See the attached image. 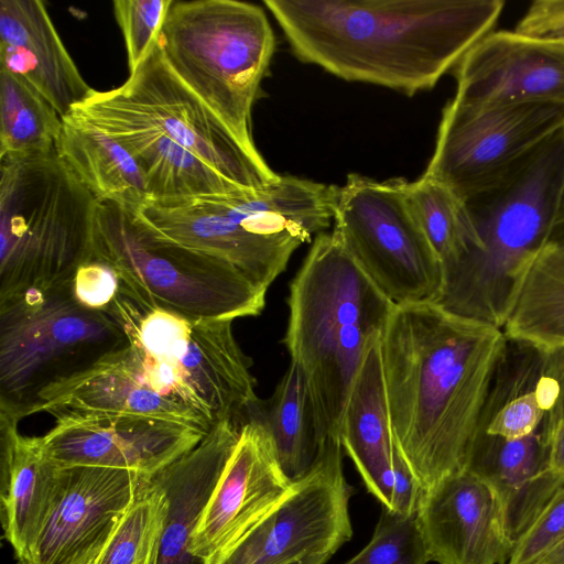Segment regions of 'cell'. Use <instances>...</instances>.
Returning <instances> with one entry per match:
<instances>
[{"label":"cell","instance_id":"cell-2","mask_svg":"<svg viewBox=\"0 0 564 564\" xmlns=\"http://www.w3.org/2000/svg\"><path fill=\"white\" fill-rule=\"evenodd\" d=\"M302 62L413 95L434 87L485 35L501 0H265Z\"/></svg>","mask_w":564,"mask_h":564},{"label":"cell","instance_id":"cell-33","mask_svg":"<svg viewBox=\"0 0 564 564\" xmlns=\"http://www.w3.org/2000/svg\"><path fill=\"white\" fill-rule=\"evenodd\" d=\"M430 556L416 513L401 516L382 507L370 542L343 564H427Z\"/></svg>","mask_w":564,"mask_h":564},{"label":"cell","instance_id":"cell-3","mask_svg":"<svg viewBox=\"0 0 564 564\" xmlns=\"http://www.w3.org/2000/svg\"><path fill=\"white\" fill-rule=\"evenodd\" d=\"M564 189V128L523 163L464 202L471 226L445 262L435 305L502 329L549 242Z\"/></svg>","mask_w":564,"mask_h":564},{"label":"cell","instance_id":"cell-41","mask_svg":"<svg viewBox=\"0 0 564 564\" xmlns=\"http://www.w3.org/2000/svg\"><path fill=\"white\" fill-rule=\"evenodd\" d=\"M554 356L557 366L558 381L561 388L562 423L564 422V346L555 347Z\"/></svg>","mask_w":564,"mask_h":564},{"label":"cell","instance_id":"cell-22","mask_svg":"<svg viewBox=\"0 0 564 564\" xmlns=\"http://www.w3.org/2000/svg\"><path fill=\"white\" fill-rule=\"evenodd\" d=\"M0 64L39 91L61 118L95 90L39 0H0Z\"/></svg>","mask_w":564,"mask_h":564},{"label":"cell","instance_id":"cell-6","mask_svg":"<svg viewBox=\"0 0 564 564\" xmlns=\"http://www.w3.org/2000/svg\"><path fill=\"white\" fill-rule=\"evenodd\" d=\"M158 44L173 73L258 154L251 113L275 45L265 12L236 0H173Z\"/></svg>","mask_w":564,"mask_h":564},{"label":"cell","instance_id":"cell-37","mask_svg":"<svg viewBox=\"0 0 564 564\" xmlns=\"http://www.w3.org/2000/svg\"><path fill=\"white\" fill-rule=\"evenodd\" d=\"M514 31L539 40L564 43V0L532 2Z\"/></svg>","mask_w":564,"mask_h":564},{"label":"cell","instance_id":"cell-30","mask_svg":"<svg viewBox=\"0 0 564 564\" xmlns=\"http://www.w3.org/2000/svg\"><path fill=\"white\" fill-rule=\"evenodd\" d=\"M62 118L19 76L0 68V158L57 151Z\"/></svg>","mask_w":564,"mask_h":564},{"label":"cell","instance_id":"cell-31","mask_svg":"<svg viewBox=\"0 0 564 564\" xmlns=\"http://www.w3.org/2000/svg\"><path fill=\"white\" fill-rule=\"evenodd\" d=\"M405 195L443 265L455 256L470 224L465 202L447 186L424 174L405 183Z\"/></svg>","mask_w":564,"mask_h":564},{"label":"cell","instance_id":"cell-12","mask_svg":"<svg viewBox=\"0 0 564 564\" xmlns=\"http://www.w3.org/2000/svg\"><path fill=\"white\" fill-rule=\"evenodd\" d=\"M561 423V388L554 349L505 334L468 462L507 455L551 460Z\"/></svg>","mask_w":564,"mask_h":564},{"label":"cell","instance_id":"cell-27","mask_svg":"<svg viewBox=\"0 0 564 564\" xmlns=\"http://www.w3.org/2000/svg\"><path fill=\"white\" fill-rule=\"evenodd\" d=\"M57 153L96 199L116 200L131 210L150 200L144 176L128 150L73 113L62 118Z\"/></svg>","mask_w":564,"mask_h":564},{"label":"cell","instance_id":"cell-8","mask_svg":"<svg viewBox=\"0 0 564 564\" xmlns=\"http://www.w3.org/2000/svg\"><path fill=\"white\" fill-rule=\"evenodd\" d=\"M72 281L0 301V411L19 421L43 389L127 343L107 311L76 300Z\"/></svg>","mask_w":564,"mask_h":564},{"label":"cell","instance_id":"cell-16","mask_svg":"<svg viewBox=\"0 0 564 564\" xmlns=\"http://www.w3.org/2000/svg\"><path fill=\"white\" fill-rule=\"evenodd\" d=\"M41 436L59 467L95 466L152 477L193 449L207 433L172 422L120 414L57 412Z\"/></svg>","mask_w":564,"mask_h":564},{"label":"cell","instance_id":"cell-35","mask_svg":"<svg viewBox=\"0 0 564 564\" xmlns=\"http://www.w3.org/2000/svg\"><path fill=\"white\" fill-rule=\"evenodd\" d=\"M564 541V485L514 544L507 564H533Z\"/></svg>","mask_w":564,"mask_h":564},{"label":"cell","instance_id":"cell-7","mask_svg":"<svg viewBox=\"0 0 564 564\" xmlns=\"http://www.w3.org/2000/svg\"><path fill=\"white\" fill-rule=\"evenodd\" d=\"M93 258L141 299L187 317L234 321L265 304L267 291L235 267L163 236L116 200L96 199Z\"/></svg>","mask_w":564,"mask_h":564},{"label":"cell","instance_id":"cell-9","mask_svg":"<svg viewBox=\"0 0 564 564\" xmlns=\"http://www.w3.org/2000/svg\"><path fill=\"white\" fill-rule=\"evenodd\" d=\"M405 183L349 174L334 206V231L394 305L434 302L443 283L442 262L410 208Z\"/></svg>","mask_w":564,"mask_h":564},{"label":"cell","instance_id":"cell-26","mask_svg":"<svg viewBox=\"0 0 564 564\" xmlns=\"http://www.w3.org/2000/svg\"><path fill=\"white\" fill-rule=\"evenodd\" d=\"M336 186L282 176L254 191L203 197L213 208L248 231L290 237L302 243L322 234L334 219Z\"/></svg>","mask_w":564,"mask_h":564},{"label":"cell","instance_id":"cell-1","mask_svg":"<svg viewBox=\"0 0 564 564\" xmlns=\"http://www.w3.org/2000/svg\"><path fill=\"white\" fill-rule=\"evenodd\" d=\"M500 328L432 302L395 305L381 335L394 440L421 491L467 467Z\"/></svg>","mask_w":564,"mask_h":564},{"label":"cell","instance_id":"cell-43","mask_svg":"<svg viewBox=\"0 0 564 564\" xmlns=\"http://www.w3.org/2000/svg\"><path fill=\"white\" fill-rule=\"evenodd\" d=\"M106 543L97 545L94 549H91L90 551L86 552L84 555H82L79 558H77L73 564H95L98 555L100 554V552L104 549Z\"/></svg>","mask_w":564,"mask_h":564},{"label":"cell","instance_id":"cell-38","mask_svg":"<svg viewBox=\"0 0 564 564\" xmlns=\"http://www.w3.org/2000/svg\"><path fill=\"white\" fill-rule=\"evenodd\" d=\"M392 471L393 488L389 510L401 516L415 513L421 488L395 440L392 453Z\"/></svg>","mask_w":564,"mask_h":564},{"label":"cell","instance_id":"cell-28","mask_svg":"<svg viewBox=\"0 0 564 564\" xmlns=\"http://www.w3.org/2000/svg\"><path fill=\"white\" fill-rule=\"evenodd\" d=\"M259 417L285 475L292 481L304 477L325 441L307 379L296 362H290L267 410L259 411Z\"/></svg>","mask_w":564,"mask_h":564},{"label":"cell","instance_id":"cell-15","mask_svg":"<svg viewBox=\"0 0 564 564\" xmlns=\"http://www.w3.org/2000/svg\"><path fill=\"white\" fill-rule=\"evenodd\" d=\"M293 482L281 468L258 412L241 426L193 534L191 554L203 564H223L283 500Z\"/></svg>","mask_w":564,"mask_h":564},{"label":"cell","instance_id":"cell-10","mask_svg":"<svg viewBox=\"0 0 564 564\" xmlns=\"http://www.w3.org/2000/svg\"><path fill=\"white\" fill-rule=\"evenodd\" d=\"M127 341L169 358L216 423L247 422L258 411L256 379L229 319L192 318L148 302L120 283L106 310Z\"/></svg>","mask_w":564,"mask_h":564},{"label":"cell","instance_id":"cell-39","mask_svg":"<svg viewBox=\"0 0 564 564\" xmlns=\"http://www.w3.org/2000/svg\"><path fill=\"white\" fill-rule=\"evenodd\" d=\"M551 466L557 474L564 476V422L558 426L553 441Z\"/></svg>","mask_w":564,"mask_h":564},{"label":"cell","instance_id":"cell-42","mask_svg":"<svg viewBox=\"0 0 564 564\" xmlns=\"http://www.w3.org/2000/svg\"><path fill=\"white\" fill-rule=\"evenodd\" d=\"M533 564H564V541Z\"/></svg>","mask_w":564,"mask_h":564},{"label":"cell","instance_id":"cell-14","mask_svg":"<svg viewBox=\"0 0 564 564\" xmlns=\"http://www.w3.org/2000/svg\"><path fill=\"white\" fill-rule=\"evenodd\" d=\"M351 487L343 473V447L327 438L312 469L237 545L223 564H289L330 557L352 535Z\"/></svg>","mask_w":564,"mask_h":564},{"label":"cell","instance_id":"cell-36","mask_svg":"<svg viewBox=\"0 0 564 564\" xmlns=\"http://www.w3.org/2000/svg\"><path fill=\"white\" fill-rule=\"evenodd\" d=\"M72 288L82 305L106 311L119 292L120 279L113 268L93 258L76 270Z\"/></svg>","mask_w":564,"mask_h":564},{"label":"cell","instance_id":"cell-18","mask_svg":"<svg viewBox=\"0 0 564 564\" xmlns=\"http://www.w3.org/2000/svg\"><path fill=\"white\" fill-rule=\"evenodd\" d=\"M145 478L127 469L62 467L54 505L26 563L73 564L106 543Z\"/></svg>","mask_w":564,"mask_h":564},{"label":"cell","instance_id":"cell-46","mask_svg":"<svg viewBox=\"0 0 564 564\" xmlns=\"http://www.w3.org/2000/svg\"><path fill=\"white\" fill-rule=\"evenodd\" d=\"M18 564H28L26 562L22 561V560H19V563Z\"/></svg>","mask_w":564,"mask_h":564},{"label":"cell","instance_id":"cell-34","mask_svg":"<svg viewBox=\"0 0 564 564\" xmlns=\"http://www.w3.org/2000/svg\"><path fill=\"white\" fill-rule=\"evenodd\" d=\"M173 0H116L113 13L126 42L129 75L158 40Z\"/></svg>","mask_w":564,"mask_h":564},{"label":"cell","instance_id":"cell-24","mask_svg":"<svg viewBox=\"0 0 564 564\" xmlns=\"http://www.w3.org/2000/svg\"><path fill=\"white\" fill-rule=\"evenodd\" d=\"M19 420L0 411V498L4 536L28 561L58 492L62 467L44 453L41 436H24Z\"/></svg>","mask_w":564,"mask_h":564},{"label":"cell","instance_id":"cell-45","mask_svg":"<svg viewBox=\"0 0 564 564\" xmlns=\"http://www.w3.org/2000/svg\"><path fill=\"white\" fill-rule=\"evenodd\" d=\"M329 557L318 555V556H307L296 561H293L289 564H324Z\"/></svg>","mask_w":564,"mask_h":564},{"label":"cell","instance_id":"cell-13","mask_svg":"<svg viewBox=\"0 0 564 564\" xmlns=\"http://www.w3.org/2000/svg\"><path fill=\"white\" fill-rule=\"evenodd\" d=\"M108 93L243 191L263 188L280 177L173 73L158 40L127 82Z\"/></svg>","mask_w":564,"mask_h":564},{"label":"cell","instance_id":"cell-21","mask_svg":"<svg viewBox=\"0 0 564 564\" xmlns=\"http://www.w3.org/2000/svg\"><path fill=\"white\" fill-rule=\"evenodd\" d=\"M70 113L101 129L128 150L144 176L150 200L243 191L113 99L108 90H94Z\"/></svg>","mask_w":564,"mask_h":564},{"label":"cell","instance_id":"cell-20","mask_svg":"<svg viewBox=\"0 0 564 564\" xmlns=\"http://www.w3.org/2000/svg\"><path fill=\"white\" fill-rule=\"evenodd\" d=\"M137 215L163 236L235 267L268 291L302 245L290 237L256 235L213 208L203 197L148 200Z\"/></svg>","mask_w":564,"mask_h":564},{"label":"cell","instance_id":"cell-40","mask_svg":"<svg viewBox=\"0 0 564 564\" xmlns=\"http://www.w3.org/2000/svg\"><path fill=\"white\" fill-rule=\"evenodd\" d=\"M547 245L564 247V189Z\"/></svg>","mask_w":564,"mask_h":564},{"label":"cell","instance_id":"cell-32","mask_svg":"<svg viewBox=\"0 0 564 564\" xmlns=\"http://www.w3.org/2000/svg\"><path fill=\"white\" fill-rule=\"evenodd\" d=\"M166 498L153 478H145L95 564H137L160 540Z\"/></svg>","mask_w":564,"mask_h":564},{"label":"cell","instance_id":"cell-29","mask_svg":"<svg viewBox=\"0 0 564 564\" xmlns=\"http://www.w3.org/2000/svg\"><path fill=\"white\" fill-rule=\"evenodd\" d=\"M502 330L546 348L564 346V247L546 245L539 253Z\"/></svg>","mask_w":564,"mask_h":564},{"label":"cell","instance_id":"cell-44","mask_svg":"<svg viewBox=\"0 0 564 564\" xmlns=\"http://www.w3.org/2000/svg\"><path fill=\"white\" fill-rule=\"evenodd\" d=\"M159 542L137 564H156L159 554Z\"/></svg>","mask_w":564,"mask_h":564},{"label":"cell","instance_id":"cell-23","mask_svg":"<svg viewBox=\"0 0 564 564\" xmlns=\"http://www.w3.org/2000/svg\"><path fill=\"white\" fill-rule=\"evenodd\" d=\"M242 425L218 422L193 449L152 476L166 498L156 564H203L189 552L192 538Z\"/></svg>","mask_w":564,"mask_h":564},{"label":"cell","instance_id":"cell-19","mask_svg":"<svg viewBox=\"0 0 564 564\" xmlns=\"http://www.w3.org/2000/svg\"><path fill=\"white\" fill-rule=\"evenodd\" d=\"M454 70V99L462 104L564 102V43L490 32Z\"/></svg>","mask_w":564,"mask_h":564},{"label":"cell","instance_id":"cell-25","mask_svg":"<svg viewBox=\"0 0 564 564\" xmlns=\"http://www.w3.org/2000/svg\"><path fill=\"white\" fill-rule=\"evenodd\" d=\"M381 336L370 341L347 399L339 440L368 491L390 509L394 435L389 412Z\"/></svg>","mask_w":564,"mask_h":564},{"label":"cell","instance_id":"cell-5","mask_svg":"<svg viewBox=\"0 0 564 564\" xmlns=\"http://www.w3.org/2000/svg\"><path fill=\"white\" fill-rule=\"evenodd\" d=\"M95 204L57 151L0 158V301L73 280L93 258Z\"/></svg>","mask_w":564,"mask_h":564},{"label":"cell","instance_id":"cell-17","mask_svg":"<svg viewBox=\"0 0 564 564\" xmlns=\"http://www.w3.org/2000/svg\"><path fill=\"white\" fill-rule=\"evenodd\" d=\"M416 521L430 561L507 564L514 547L494 488L465 469L420 492Z\"/></svg>","mask_w":564,"mask_h":564},{"label":"cell","instance_id":"cell-4","mask_svg":"<svg viewBox=\"0 0 564 564\" xmlns=\"http://www.w3.org/2000/svg\"><path fill=\"white\" fill-rule=\"evenodd\" d=\"M288 306L284 345L307 379L323 440H339L365 354L395 305L333 230L315 237L290 283Z\"/></svg>","mask_w":564,"mask_h":564},{"label":"cell","instance_id":"cell-11","mask_svg":"<svg viewBox=\"0 0 564 564\" xmlns=\"http://www.w3.org/2000/svg\"><path fill=\"white\" fill-rule=\"evenodd\" d=\"M564 128V102L467 105L454 98L442 112L424 175L463 200L523 163Z\"/></svg>","mask_w":564,"mask_h":564}]
</instances>
